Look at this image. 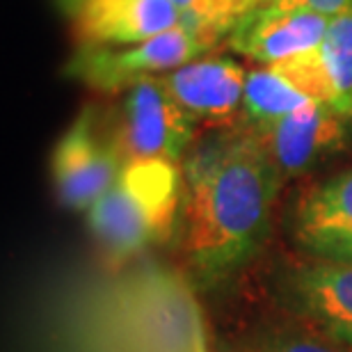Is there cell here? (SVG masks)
Instances as JSON below:
<instances>
[{"instance_id": "obj_15", "label": "cell", "mask_w": 352, "mask_h": 352, "mask_svg": "<svg viewBox=\"0 0 352 352\" xmlns=\"http://www.w3.org/2000/svg\"><path fill=\"white\" fill-rule=\"evenodd\" d=\"M320 48L339 89V108L352 115V5L329 19Z\"/></svg>"}, {"instance_id": "obj_16", "label": "cell", "mask_w": 352, "mask_h": 352, "mask_svg": "<svg viewBox=\"0 0 352 352\" xmlns=\"http://www.w3.org/2000/svg\"><path fill=\"white\" fill-rule=\"evenodd\" d=\"M256 352H352V348L341 346L307 322L293 318L291 322L267 327L258 336Z\"/></svg>"}, {"instance_id": "obj_3", "label": "cell", "mask_w": 352, "mask_h": 352, "mask_svg": "<svg viewBox=\"0 0 352 352\" xmlns=\"http://www.w3.org/2000/svg\"><path fill=\"white\" fill-rule=\"evenodd\" d=\"M217 41L183 23L170 32L131 46H82L67 60L62 74L96 91H129L146 78H158L215 48Z\"/></svg>"}, {"instance_id": "obj_4", "label": "cell", "mask_w": 352, "mask_h": 352, "mask_svg": "<svg viewBox=\"0 0 352 352\" xmlns=\"http://www.w3.org/2000/svg\"><path fill=\"white\" fill-rule=\"evenodd\" d=\"M195 129V117L172 96L163 76H158L126 91L115 142L126 160L179 163L192 144Z\"/></svg>"}, {"instance_id": "obj_11", "label": "cell", "mask_w": 352, "mask_h": 352, "mask_svg": "<svg viewBox=\"0 0 352 352\" xmlns=\"http://www.w3.org/2000/svg\"><path fill=\"white\" fill-rule=\"evenodd\" d=\"M329 19L311 12H277L261 7L252 12L234 32L227 44L234 53L261 67L277 65L293 55L318 48L325 39Z\"/></svg>"}, {"instance_id": "obj_7", "label": "cell", "mask_w": 352, "mask_h": 352, "mask_svg": "<svg viewBox=\"0 0 352 352\" xmlns=\"http://www.w3.org/2000/svg\"><path fill=\"white\" fill-rule=\"evenodd\" d=\"M279 300L293 318L352 348V261L311 258L288 267Z\"/></svg>"}, {"instance_id": "obj_14", "label": "cell", "mask_w": 352, "mask_h": 352, "mask_svg": "<svg viewBox=\"0 0 352 352\" xmlns=\"http://www.w3.org/2000/svg\"><path fill=\"white\" fill-rule=\"evenodd\" d=\"M186 16V23L197 28L213 41L229 37L252 12L270 0H172Z\"/></svg>"}, {"instance_id": "obj_6", "label": "cell", "mask_w": 352, "mask_h": 352, "mask_svg": "<svg viewBox=\"0 0 352 352\" xmlns=\"http://www.w3.org/2000/svg\"><path fill=\"white\" fill-rule=\"evenodd\" d=\"M250 131L261 140L281 179H293L352 144V115L314 101L279 122Z\"/></svg>"}, {"instance_id": "obj_17", "label": "cell", "mask_w": 352, "mask_h": 352, "mask_svg": "<svg viewBox=\"0 0 352 352\" xmlns=\"http://www.w3.org/2000/svg\"><path fill=\"white\" fill-rule=\"evenodd\" d=\"M350 5L352 0H270L267 3V7L277 12H311L327 19H334Z\"/></svg>"}, {"instance_id": "obj_1", "label": "cell", "mask_w": 352, "mask_h": 352, "mask_svg": "<svg viewBox=\"0 0 352 352\" xmlns=\"http://www.w3.org/2000/svg\"><path fill=\"white\" fill-rule=\"evenodd\" d=\"M181 172L183 256L192 279L208 288L261 250L284 179L250 129L195 144Z\"/></svg>"}, {"instance_id": "obj_8", "label": "cell", "mask_w": 352, "mask_h": 352, "mask_svg": "<svg viewBox=\"0 0 352 352\" xmlns=\"http://www.w3.org/2000/svg\"><path fill=\"white\" fill-rule=\"evenodd\" d=\"M291 224L307 254L352 261V167L309 188L295 204Z\"/></svg>"}, {"instance_id": "obj_9", "label": "cell", "mask_w": 352, "mask_h": 352, "mask_svg": "<svg viewBox=\"0 0 352 352\" xmlns=\"http://www.w3.org/2000/svg\"><path fill=\"white\" fill-rule=\"evenodd\" d=\"M186 23L172 0H82L74 28L82 46H131Z\"/></svg>"}, {"instance_id": "obj_12", "label": "cell", "mask_w": 352, "mask_h": 352, "mask_svg": "<svg viewBox=\"0 0 352 352\" xmlns=\"http://www.w3.org/2000/svg\"><path fill=\"white\" fill-rule=\"evenodd\" d=\"M309 101L298 89H293L272 67H256L248 72L243 96V112L250 129H263L291 112L305 108Z\"/></svg>"}, {"instance_id": "obj_2", "label": "cell", "mask_w": 352, "mask_h": 352, "mask_svg": "<svg viewBox=\"0 0 352 352\" xmlns=\"http://www.w3.org/2000/svg\"><path fill=\"white\" fill-rule=\"evenodd\" d=\"M183 208V172L167 160H126L115 183L87 210L96 243L115 258L140 254L172 231Z\"/></svg>"}, {"instance_id": "obj_13", "label": "cell", "mask_w": 352, "mask_h": 352, "mask_svg": "<svg viewBox=\"0 0 352 352\" xmlns=\"http://www.w3.org/2000/svg\"><path fill=\"white\" fill-rule=\"evenodd\" d=\"M281 78L293 89H298L302 96L316 103H329L339 108V89H336L332 69H329L322 48H311L300 55H293L288 60H281L277 65H270ZM341 110V108H339Z\"/></svg>"}, {"instance_id": "obj_18", "label": "cell", "mask_w": 352, "mask_h": 352, "mask_svg": "<svg viewBox=\"0 0 352 352\" xmlns=\"http://www.w3.org/2000/svg\"><path fill=\"white\" fill-rule=\"evenodd\" d=\"M58 3V7L65 14H69V16H74L76 12H78V7L82 5V0H55Z\"/></svg>"}, {"instance_id": "obj_5", "label": "cell", "mask_w": 352, "mask_h": 352, "mask_svg": "<svg viewBox=\"0 0 352 352\" xmlns=\"http://www.w3.org/2000/svg\"><path fill=\"white\" fill-rule=\"evenodd\" d=\"M124 163L115 138L98 135L94 110L85 108L62 133L51 153V176L60 204L76 213H87L115 183Z\"/></svg>"}, {"instance_id": "obj_10", "label": "cell", "mask_w": 352, "mask_h": 352, "mask_svg": "<svg viewBox=\"0 0 352 352\" xmlns=\"http://www.w3.org/2000/svg\"><path fill=\"white\" fill-rule=\"evenodd\" d=\"M248 72L234 58L204 55L163 76L172 96L197 124L229 126L243 112Z\"/></svg>"}]
</instances>
